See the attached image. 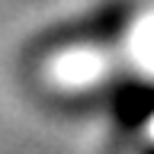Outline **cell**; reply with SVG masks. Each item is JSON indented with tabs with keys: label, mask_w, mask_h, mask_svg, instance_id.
<instances>
[{
	"label": "cell",
	"mask_w": 154,
	"mask_h": 154,
	"mask_svg": "<svg viewBox=\"0 0 154 154\" xmlns=\"http://www.w3.org/2000/svg\"><path fill=\"white\" fill-rule=\"evenodd\" d=\"M112 112L128 128L151 122L154 119V84H141V80L122 84L112 93Z\"/></svg>",
	"instance_id": "6da1fadb"
},
{
	"label": "cell",
	"mask_w": 154,
	"mask_h": 154,
	"mask_svg": "<svg viewBox=\"0 0 154 154\" xmlns=\"http://www.w3.org/2000/svg\"><path fill=\"white\" fill-rule=\"evenodd\" d=\"M144 154H154V148H148V151H144Z\"/></svg>",
	"instance_id": "7a4b0ae2"
}]
</instances>
